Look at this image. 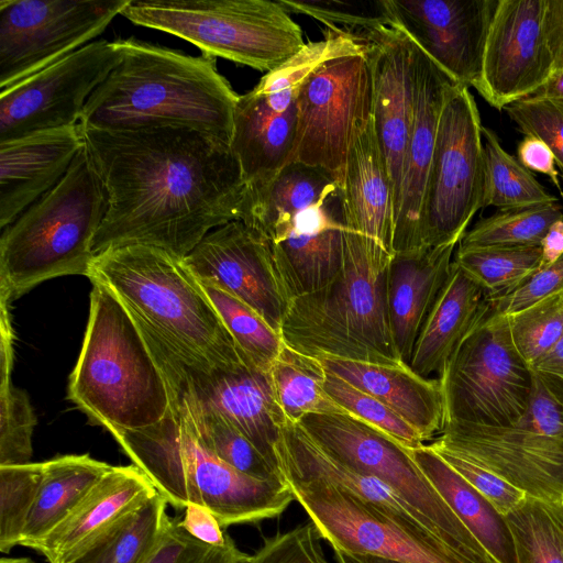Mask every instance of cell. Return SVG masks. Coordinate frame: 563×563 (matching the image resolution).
Here are the masks:
<instances>
[{"mask_svg": "<svg viewBox=\"0 0 563 563\" xmlns=\"http://www.w3.org/2000/svg\"><path fill=\"white\" fill-rule=\"evenodd\" d=\"M107 196L95 255L146 245L184 260L212 230L242 220L249 192L231 146L181 128H82Z\"/></svg>", "mask_w": 563, "mask_h": 563, "instance_id": "cell-1", "label": "cell"}, {"mask_svg": "<svg viewBox=\"0 0 563 563\" xmlns=\"http://www.w3.org/2000/svg\"><path fill=\"white\" fill-rule=\"evenodd\" d=\"M122 60L88 99L85 129L181 128L230 145L239 95L216 57L190 56L133 37L119 40Z\"/></svg>", "mask_w": 563, "mask_h": 563, "instance_id": "cell-2", "label": "cell"}, {"mask_svg": "<svg viewBox=\"0 0 563 563\" xmlns=\"http://www.w3.org/2000/svg\"><path fill=\"white\" fill-rule=\"evenodd\" d=\"M109 432L168 505L176 509L201 505L223 529L279 517L295 500L284 479L247 476L216 456L172 401L152 426Z\"/></svg>", "mask_w": 563, "mask_h": 563, "instance_id": "cell-3", "label": "cell"}, {"mask_svg": "<svg viewBox=\"0 0 563 563\" xmlns=\"http://www.w3.org/2000/svg\"><path fill=\"white\" fill-rule=\"evenodd\" d=\"M241 221L267 241L289 301L339 273L347 223L342 181L332 173L288 163L272 181L249 189Z\"/></svg>", "mask_w": 563, "mask_h": 563, "instance_id": "cell-4", "label": "cell"}, {"mask_svg": "<svg viewBox=\"0 0 563 563\" xmlns=\"http://www.w3.org/2000/svg\"><path fill=\"white\" fill-rule=\"evenodd\" d=\"M391 255L346 229L339 273L322 288L288 302L280 325L284 342L317 358L404 363L388 317Z\"/></svg>", "mask_w": 563, "mask_h": 563, "instance_id": "cell-5", "label": "cell"}, {"mask_svg": "<svg viewBox=\"0 0 563 563\" xmlns=\"http://www.w3.org/2000/svg\"><path fill=\"white\" fill-rule=\"evenodd\" d=\"M87 277L190 356L222 367L252 366L184 260L153 246H121L95 255Z\"/></svg>", "mask_w": 563, "mask_h": 563, "instance_id": "cell-6", "label": "cell"}, {"mask_svg": "<svg viewBox=\"0 0 563 563\" xmlns=\"http://www.w3.org/2000/svg\"><path fill=\"white\" fill-rule=\"evenodd\" d=\"M92 285L68 398L108 431L152 426L170 405L165 377L129 309L107 287Z\"/></svg>", "mask_w": 563, "mask_h": 563, "instance_id": "cell-7", "label": "cell"}, {"mask_svg": "<svg viewBox=\"0 0 563 563\" xmlns=\"http://www.w3.org/2000/svg\"><path fill=\"white\" fill-rule=\"evenodd\" d=\"M107 210L106 189L84 146L63 179L2 229L0 300L10 303L55 277L88 276Z\"/></svg>", "mask_w": 563, "mask_h": 563, "instance_id": "cell-8", "label": "cell"}, {"mask_svg": "<svg viewBox=\"0 0 563 563\" xmlns=\"http://www.w3.org/2000/svg\"><path fill=\"white\" fill-rule=\"evenodd\" d=\"M121 15L184 38L205 55L266 73L306 44L300 26L279 1L130 0Z\"/></svg>", "mask_w": 563, "mask_h": 563, "instance_id": "cell-9", "label": "cell"}, {"mask_svg": "<svg viewBox=\"0 0 563 563\" xmlns=\"http://www.w3.org/2000/svg\"><path fill=\"white\" fill-rule=\"evenodd\" d=\"M298 423L333 457L387 485L461 558L497 563L455 516L408 448L351 415H308Z\"/></svg>", "mask_w": 563, "mask_h": 563, "instance_id": "cell-10", "label": "cell"}, {"mask_svg": "<svg viewBox=\"0 0 563 563\" xmlns=\"http://www.w3.org/2000/svg\"><path fill=\"white\" fill-rule=\"evenodd\" d=\"M284 482L333 550L406 563H471L420 522H409L333 481L276 457Z\"/></svg>", "mask_w": 563, "mask_h": 563, "instance_id": "cell-11", "label": "cell"}, {"mask_svg": "<svg viewBox=\"0 0 563 563\" xmlns=\"http://www.w3.org/2000/svg\"><path fill=\"white\" fill-rule=\"evenodd\" d=\"M438 378L444 424L514 426L528 410L534 386V373L512 341L508 316L493 308L461 342Z\"/></svg>", "mask_w": 563, "mask_h": 563, "instance_id": "cell-12", "label": "cell"}, {"mask_svg": "<svg viewBox=\"0 0 563 563\" xmlns=\"http://www.w3.org/2000/svg\"><path fill=\"white\" fill-rule=\"evenodd\" d=\"M483 125L476 101L457 86L441 112L435 146L423 190L420 247L457 244L482 209Z\"/></svg>", "mask_w": 563, "mask_h": 563, "instance_id": "cell-13", "label": "cell"}, {"mask_svg": "<svg viewBox=\"0 0 563 563\" xmlns=\"http://www.w3.org/2000/svg\"><path fill=\"white\" fill-rule=\"evenodd\" d=\"M133 318L165 377L169 394L224 418L278 468L275 444L286 417L276 401L269 373L249 365L222 367L197 360Z\"/></svg>", "mask_w": 563, "mask_h": 563, "instance_id": "cell-14", "label": "cell"}, {"mask_svg": "<svg viewBox=\"0 0 563 563\" xmlns=\"http://www.w3.org/2000/svg\"><path fill=\"white\" fill-rule=\"evenodd\" d=\"M129 1L1 0L0 90L91 43Z\"/></svg>", "mask_w": 563, "mask_h": 563, "instance_id": "cell-15", "label": "cell"}, {"mask_svg": "<svg viewBox=\"0 0 563 563\" xmlns=\"http://www.w3.org/2000/svg\"><path fill=\"white\" fill-rule=\"evenodd\" d=\"M297 103L290 162L323 168L342 181L354 130L372 114V76L365 49L319 65L301 85Z\"/></svg>", "mask_w": 563, "mask_h": 563, "instance_id": "cell-16", "label": "cell"}, {"mask_svg": "<svg viewBox=\"0 0 563 563\" xmlns=\"http://www.w3.org/2000/svg\"><path fill=\"white\" fill-rule=\"evenodd\" d=\"M122 57L119 40L101 38L0 90V143L80 123L88 99Z\"/></svg>", "mask_w": 563, "mask_h": 563, "instance_id": "cell-17", "label": "cell"}, {"mask_svg": "<svg viewBox=\"0 0 563 563\" xmlns=\"http://www.w3.org/2000/svg\"><path fill=\"white\" fill-rule=\"evenodd\" d=\"M313 69L309 57L296 54L239 97L230 146L249 189L265 186L290 162L298 92Z\"/></svg>", "mask_w": 563, "mask_h": 563, "instance_id": "cell-18", "label": "cell"}, {"mask_svg": "<svg viewBox=\"0 0 563 563\" xmlns=\"http://www.w3.org/2000/svg\"><path fill=\"white\" fill-rule=\"evenodd\" d=\"M430 445L484 467L530 498L563 503V438L520 421L510 427L450 422Z\"/></svg>", "mask_w": 563, "mask_h": 563, "instance_id": "cell-19", "label": "cell"}, {"mask_svg": "<svg viewBox=\"0 0 563 563\" xmlns=\"http://www.w3.org/2000/svg\"><path fill=\"white\" fill-rule=\"evenodd\" d=\"M545 9L547 0H497L473 85L493 108L527 98L553 76Z\"/></svg>", "mask_w": 563, "mask_h": 563, "instance_id": "cell-20", "label": "cell"}, {"mask_svg": "<svg viewBox=\"0 0 563 563\" xmlns=\"http://www.w3.org/2000/svg\"><path fill=\"white\" fill-rule=\"evenodd\" d=\"M201 283L216 286L256 310L280 332L289 298L265 238L234 220L209 232L184 258Z\"/></svg>", "mask_w": 563, "mask_h": 563, "instance_id": "cell-21", "label": "cell"}, {"mask_svg": "<svg viewBox=\"0 0 563 563\" xmlns=\"http://www.w3.org/2000/svg\"><path fill=\"white\" fill-rule=\"evenodd\" d=\"M397 25L460 86L478 78L497 0H389Z\"/></svg>", "mask_w": 563, "mask_h": 563, "instance_id": "cell-22", "label": "cell"}, {"mask_svg": "<svg viewBox=\"0 0 563 563\" xmlns=\"http://www.w3.org/2000/svg\"><path fill=\"white\" fill-rule=\"evenodd\" d=\"M363 44L372 76L373 124L391 180L397 212L413 121L416 44L399 26L375 32Z\"/></svg>", "mask_w": 563, "mask_h": 563, "instance_id": "cell-23", "label": "cell"}, {"mask_svg": "<svg viewBox=\"0 0 563 563\" xmlns=\"http://www.w3.org/2000/svg\"><path fill=\"white\" fill-rule=\"evenodd\" d=\"M156 494L134 464L111 466L55 528L25 548L48 563H73Z\"/></svg>", "mask_w": 563, "mask_h": 563, "instance_id": "cell-24", "label": "cell"}, {"mask_svg": "<svg viewBox=\"0 0 563 563\" xmlns=\"http://www.w3.org/2000/svg\"><path fill=\"white\" fill-rule=\"evenodd\" d=\"M416 98L395 219L393 253L419 249V218L443 107L460 86L416 45Z\"/></svg>", "mask_w": 563, "mask_h": 563, "instance_id": "cell-25", "label": "cell"}, {"mask_svg": "<svg viewBox=\"0 0 563 563\" xmlns=\"http://www.w3.org/2000/svg\"><path fill=\"white\" fill-rule=\"evenodd\" d=\"M84 146L80 123L0 143L1 230L63 179Z\"/></svg>", "mask_w": 563, "mask_h": 563, "instance_id": "cell-26", "label": "cell"}, {"mask_svg": "<svg viewBox=\"0 0 563 563\" xmlns=\"http://www.w3.org/2000/svg\"><path fill=\"white\" fill-rule=\"evenodd\" d=\"M347 229L393 254L395 195L372 114L355 128L342 178Z\"/></svg>", "mask_w": 563, "mask_h": 563, "instance_id": "cell-27", "label": "cell"}, {"mask_svg": "<svg viewBox=\"0 0 563 563\" xmlns=\"http://www.w3.org/2000/svg\"><path fill=\"white\" fill-rule=\"evenodd\" d=\"M456 244L394 252L387 271V307L393 340L409 365L419 333L451 271Z\"/></svg>", "mask_w": 563, "mask_h": 563, "instance_id": "cell-28", "label": "cell"}, {"mask_svg": "<svg viewBox=\"0 0 563 563\" xmlns=\"http://www.w3.org/2000/svg\"><path fill=\"white\" fill-rule=\"evenodd\" d=\"M324 368L372 395L411 424L426 441L441 433L444 399L439 378H426L406 363L376 364L320 358Z\"/></svg>", "mask_w": 563, "mask_h": 563, "instance_id": "cell-29", "label": "cell"}, {"mask_svg": "<svg viewBox=\"0 0 563 563\" xmlns=\"http://www.w3.org/2000/svg\"><path fill=\"white\" fill-rule=\"evenodd\" d=\"M483 287L456 262L416 341L410 368L429 378L440 376L465 336L490 310Z\"/></svg>", "mask_w": 563, "mask_h": 563, "instance_id": "cell-30", "label": "cell"}, {"mask_svg": "<svg viewBox=\"0 0 563 563\" xmlns=\"http://www.w3.org/2000/svg\"><path fill=\"white\" fill-rule=\"evenodd\" d=\"M439 494L497 563H516L510 529L503 516L430 445L409 449Z\"/></svg>", "mask_w": 563, "mask_h": 563, "instance_id": "cell-31", "label": "cell"}, {"mask_svg": "<svg viewBox=\"0 0 563 563\" xmlns=\"http://www.w3.org/2000/svg\"><path fill=\"white\" fill-rule=\"evenodd\" d=\"M111 466L89 454H66L43 462L42 481L20 545L55 528Z\"/></svg>", "mask_w": 563, "mask_h": 563, "instance_id": "cell-32", "label": "cell"}, {"mask_svg": "<svg viewBox=\"0 0 563 563\" xmlns=\"http://www.w3.org/2000/svg\"><path fill=\"white\" fill-rule=\"evenodd\" d=\"M276 401L286 419L308 415H350L324 388L327 369L320 358L284 345L269 371Z\"/></svg>", "mask_w": 563, "mask_h": 563, "instance_id": "cell-33", "label": "cell"}, {"mask_svg": "<svg viewBox=\"0 0 563 563\" xmlns=\"http://www.w3.org/2000/svg\"><path fill=\"white\" fill-rule=\"evenodd\" d=\"M484 187L482 208L519 209L558 202L518 158L503 147L497 134L483 126Z\"/></svg>", "mask_w": 563, "mask_h": 563, "instance_id": "cell-34", "label": "cell"}, {"mask_svg": "<svg viewBox=\"0 0 563 563\" xmlns=\"http://www.w3.org/2000/svg\"><path fill=\"white\" fill-rule=\"evenodd\" d=\"M170 401L188 418L199 441L236 471L263 481H282V474L255 445L221 416L169 394Z\"/></svg>", "mask_w": 563, "mask_h": 563, "instance_id": "cell-35", "label": "cell"}, {"mask_svg": "<svg viewBox=\"0 0 563 563\" xmlns=\"http://www.w3.org/2000/svg\"><path fill=\"white\" fill-rule=\"evenodd\" d=\"M563 220L558 202L519 209H499L465 232L461 249L541 246L550 227Z\"/></svg>", "mask_w": 563, "mask_h": 563, "instance_id": "cell-36", "label": "cell"}, {"mask_svg": "<svg viewBox=\"0 0 563 563\" xmlns=\"http://www.w3.org/2000/svg\"><path fill=\"white\" fill-rule=\"evenodd\" d=\"M541 246L459 247L456 262L487 294L497 300L521 286L541 266Z\"/></svg>", "mask_w": 563, "mask_h": 563, "instance_id": "cell-37", "label": "cell"}, {"mask_svg": "<svg viewBox=\"0 0 563 563\" xmlns=\"http://www.w3.org/2000/svg\"><path fill=\"white\" fill-rule=\"evenodd\" d=\"M516 563H563V503L528 497L506 516Z\"/></svg>", "mask_w": 563, "mask_h": 563, "instance_id": "cell-38", "label": "cell"}, {"mask_svg": "<svg viewBox=\"0 0 563 563\" xmlns=\"http://www.w3.org/2000/svg\"><path fill=\"white\" fill-rule=\"evenodd\" d=\"M167 505L157 493L73 563H142L163 529Z\"/></svg>", "mask_w": 563, "mask_h": 563, "instance_id": "cell-39", "label": "cell"}, {"mask_svg": "<svg viewBox=\"0 0 563 563\" xmlns=\"http://www.w3.org/2000/svg\"><path fill=\"white\" fill-rule=\"evenodd\" d=\"M199 283L250 364L268 372L284 345L280 332L247 303L216 286Z\"/></svg>", "mask_w": 563, "mask_h": 563, "instance_id": "cell-40", "label": "cell"}, {"mask_svg": "<svg viewBox=\"0 0 563 563\" xmlns=\"http://www.w3.org/2000/svg\"><path fill=\"white\" fill-rule=\"evenodd\" d=\"M289 13H300L363 43L383 29L398 26L389 0H279Z\"/></svg>", "mask_w": 563, "mask_h": 563, "instance_id": "cell-41", "label": "cell"}, {"mask_svg": "<svg viewBox=\"0 0 563 563\" xmlns=\"http://www.w3.org/2000/svg\"><path fill=\"white\" fill-rule=\"evenodd\" d=\"M43 476V462L0 465V551L20 545Z\"/></svg>", "mask_w": 563, "mask_h": 563, "instance_id": "cell-42", "label": "cell"}, {"mask_svg": "<svg viewBox=\"0 0 563 563\" xmlns=\"http://www.w3.org/2000/svg\"><path fill=\"white\" fill-rule=\"evenodd\" d=\"M507 316L515 346L531 366L563 335V291Z\"/></svg>", "mask_w": 563, "mask_h": 563, "instance_id": "cell-43", "label": "cell"}, {"mask_svg": "<svg viewBox=\"0 0 563 563\" xmlns=\"http://www.w3.org/2000/svg\"><path fill=\"white\" fill-rule=\"evenodd\" d=\"M325 391L351 416L385 432L408 449L424 444L419 432L382 401L327 371Z\"/></svg>", "mask_w": 563, "mask_h": 563, "instance_id": "cell-44", "label": "cell"}, {"mask_svg": "<svg viewBox=\"0 0 563 563\" xmlns=\"http://www.w3.org/2000/svg\"><path fill=\"white\" fill-rule=\"evenodd\" d=\"M242 552L228 536L225 543L212 545L190 536L179 518L167 516L153 548L142 563H245Z\"/></svg>", "mask_w": 563, "mask_h": 563, "instance_id": "cell-45", "label": "cell"}, {"mask_svg": "<svg viewBox=\"0 0 563 563\" xmlns=\"http://www.w3.org/2000/svg\"><path fill=\"white\" fill-rule=\"evenodd\" d=\"M36 424L27 394L0 378V465L30 463Z\"/></svg>", "mask_w": 563, "mask_h": 563, "instance_id": "cell-46", "label": "cell"}, {"mask_svg": "<svg viewBox=\"0 0 563 563\" xmlns=\"http://www.w3.org/2000/svg\"><path fill=\"white\" fill-rule=\"evenodd\" d=\"M504 110L520 132L541 139L551 148L563 173V101L525 98Z\"/></svg>", "mask_w": 563, "mask_h": 563, "instance_id": "cell-47", "label": "cell"}, {"mask_svg": "<svg viewBox=\"0 0 563 563\" xmlns=\"http://www.w3.org/2000/svg\"><path fill=\"white\" fill-rule=\"evenodd\" d=\"M320 539L316 526L308 521L264 538L262 547L247 555L245 563H329Z\"/></svg>", "mask_w": 563, "mask_h": 563, "instance_id": "cell-48", "label": "cell"}, {"mask_svg": "<svg viewBox=\"0 0 563 563\" xmlns=\"http://www.w3.org/2000/svg\"><path fill=\"white\" fill-rule=\"evenodd\" d=\"M430 446L481 493L503 516L506 517L528 498L522 490L484 467L451 451L432 445Z\"/></svg>", "mask_w": 563, "mask_h": 563, "instance_id": "cell-49", "label": "cell"}, {"mask_svg": "<svg viewBox=\"0 0 563 563\" xmlns=\"http://www.w3.org/2000/svg\"><path fill=\"white\" fill-rule=\"evenodd\" d=\"M561 291H563V256L551 265L540 267L512 292L490 303L495 311L512 314Z\"/></svg>", "mask_w": 563, "mask_h": 563, "instance_id": "cell-50", "label": "cell"}, {"mask_svg": "<svg viewBox=\"0 0 563 563\" xmlns=\"http://www.w3.org/2000/svg\"><path fill=\"white\" fill-rule=\"evenodd\" d=\"M519 421L545 434L563 438V408L536 375L529 408Z\"/></svg>", "mask_w": 563, "mask_h": 563, "instance_id": "cell-51", "label": "cell"}, {"mask_svg": "<svg viewBox=\"0 0 563 563\" xmlns=\"http://www.w3.org/2000/svg\"><path fill=\"white\" fill-rule=\"evenodd\" d=\"M179 523L190 536L212 545L225 543L229 536L217 517L208 508L197 504L186 506Z\"/></svg>", "mask_w": 563, "mask_h": 563, "instance_id": "cell-52", "label": "cell"}, {"mask_svg": "<svg viewBox=\"0 0 563 563\" xmlns=\"http://www.w3.org/2000/svg\"><path fill=\"white\" fill-rule=\"evenodd\" d=\"M517 154L526 168L547 175L563 197L554 154L541 139L526 135L518 145Z\"/></svg>", "mask_w": 563, "mask_h": 563, "instance_id": "cell-53", "label": "cell"}, {"mask_svg": "<svg viewBox=\"0 0 563 563\" xmlns=\"http://www.w3.org/2000/svg\"><path fill=\"white\" fill-rule=\"evenodd\" d=\"M531 369L563 408V335L550 352L531 364Z\"/></svg>", "mask_w": 563, "mask_h": 563, "instance_id": "cell-54", "label": "cell"}, {"mask_svg": "<svg viewBox=\"0 0 563 563\" xmlns=\"http://www.w3.org/2000/svg\"><path fill=\"white\" fill-rule=\"evenodd\" d=\"M544 34L555 73L563 69V0H547Z\"/></svg>", "mask_w": 563, "mask_h": 563, "instance_id": "cell-55", "label": "cell"}, {"mask_svg": "<svg viewBox=\"0 0 563 563\" xmlns=\"http://www.w3.org/2000/svg\"><path fill=\"white\" fill-rule=\"evenodd\" d=\"M541 266L555 263L563 256V220L554 222L541 242Z\"/></svg>", "mask_w": 563, "mask_h": 563, "instance_id": "cell-56", "label": "cell"}, {"mask_svg": "<svg viewBox=\"0 0 563 563\" xmlns=\"http://www.w3.org/2000/svg\"><path fill=\"white\" fill-rule=\"evenodd\" d=\"M527 98L554 99L563 101V69L556 70L548 82Z\"/></svg>", "mask_w": 563, "mask_h": 563, "instance_id": "cell-57", "label": "cell"}, {"mask_svg": "<svg viewBox=\"0 0 563 563\" xmlns=\"http://www.w3.org/2000/svg\"><path fill=\"white\" fill-rule=\"evenodd\" d=\"M334 555L338 563H406L402 561L361 553H350L334 549Z\"/></svg>", "mask_w": 563, "mask_h": 563, "instance_id": "cell-58", "label": "cell"}, {"mask_svg": "<svg viewBox=\"0 0 563 563\" xmlns=\"http://www.w3.org/2000/svg\"><path fill=\"white\" fill-rule=\"evenodd\" d=\"M0 563H35V562L29 558L2 556L0 560Z\"/></svg>", "mask_w": 563, "mask_h": 563, "instance_id": "cell-59", "label": "cell"}]
</instances>
